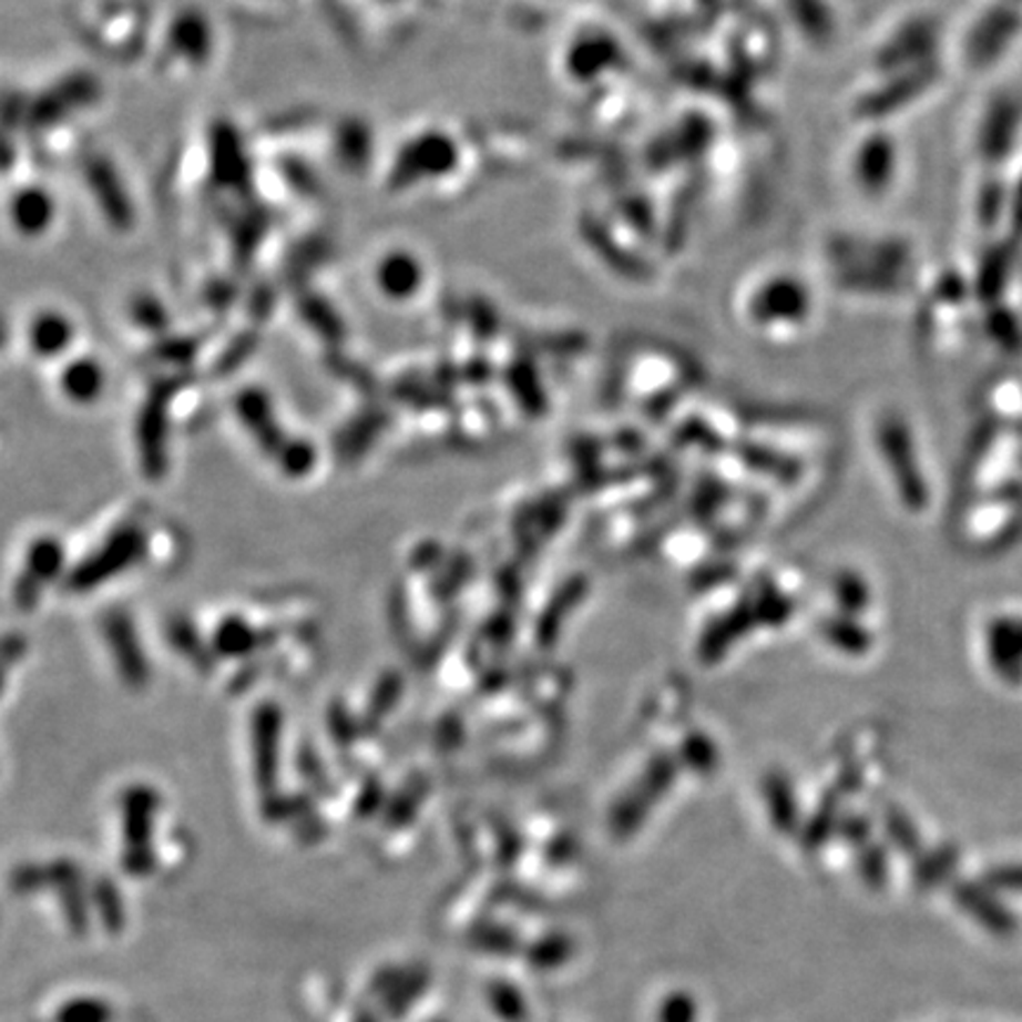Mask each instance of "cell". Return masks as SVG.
I'll return each mask as SVG.
<instances>
[{"mask_svg":"<svg viewBox=\"0 0 1022 1022\" xmlns=\"http://www.w3.org/2000/svg\"><path fill=\"white\" fill-rule=\"evenodd\" d=\"M883 452L902 502L913 511H921L930 500V488L926 486L919 460H916L911 438L900 421H890L883 429Z\"/></svg>","mask_w":1022,"mask_h":1022,"instance_id":"1","label":"cell"},{"mask_svg":"<svg viewBox=\"0 0 1022 1022\" xmlns=\"http://www.w3.org/2000/svg\"><path fill=\"white\" fill-rule=\"evenodd\" d=\"M865 876L871 880V886H883L886 883V857L880 850H873L869 852V857L865 859Z\"/></svg>","mask_w":1022,"mask_h":1022,"instance_id":"7","label":"cell"},{"mask_svg":"<svg viewBox=\"0 0 1022 1022\" xmlns=\"http://www.w3.org/2000/svg\"><path fill=\"white\" fill-rule=\"evenodd\" d=\"M957 865H959V848H957V845H954V842L940 845L938 850L928 852L926 857L919 859V865H916V873H913L916 888L930 890V888L940 886L942 880H944L951 871H954Z\"/></svg>","mask_w":1022,"mask_h":1022,"instance_id":"4","label":"cell"},{"mask_svg":"<svg viewBox=\"0 0 1022 1022\" xmlns=\"http://www.w3.org/2000/svg\"><path fill=\"white\" fill-rule=\"evenodd\" d=\"M987 661L994 675L1009 686H1022V619L997 615L987 625Z\"/></svg>","mask_w":1022,"mask_h":1022,"instance_id":"2","label":"cell"},{"mask_svg":"<svg viewBox=\"0 0 1022 1022\" xmlns=\"http://www.w3.org/2000/svg\"><path fill=\"white\" fill-rule=\"evenodd\" d=\"M886 828H888V836L892 838V842L905 855H919L921 852L919 828H916L913 821L905 813H900V809H888Z\"/></svg>","mask_w":1022,"mask_h":1022,"instance_id":"5","label":"cell"},{"mask_svg":"<svg viewBox=\"0 0 1022 1022\" xmlns=\"http://www.w3.org/2000/svg\"><path fill=\"white\" fill-rule=\"evenodd\" d=\"M954 902L965 911L971 913L973 919L984 926L990 932L999 938H1011L1018 932V921L1015 916L1003 907L992 890H987L984 886L978 883H957L954 890Z\"/></svg>","mask_w":1022,"mask_h":1022,"instance_id":"3","label":"cell"},{"mask_svg":"<svg viewBox=\"0 0 1022 1022\" xmlns=\"http://www.w3.org/2000/svg\"><path fill=\"white\" fill-rule=\"evenodd\" d=\"M982 886L992 892H1022V861L987 869L982 873Z\"/></svg>","mask_w":1022,"mask_h":1022,"instance_id":"6","label":"cell"}]
</instances>
